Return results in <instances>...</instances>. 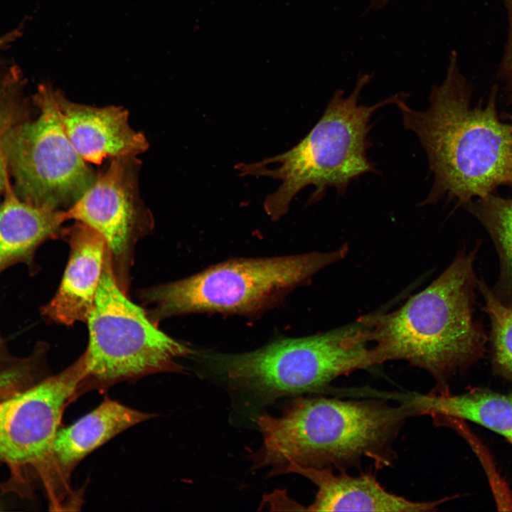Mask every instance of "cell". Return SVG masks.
Segmentation results:
<instances>
[{"label": "cell", "instance_id": "18", "mask_svg": "<svg viewBox=\"0 0 512 512\" xmlns=\"http://www.w3.org/2000/svg\"><path fill=\"white\" fill-rule=\"evenodd\" d=\"M477 290L484 299V311L490 320L489 341L494 369L512 382V307L502 304L483 279Z\"/></svg>", "mask_w": 512, "mask_h": 512}, {"label": "cell", "instance_id": "1", "mask_svg": "<svg viewBox=\"0 0 512 512\" xmlns=\"http://www.w3.org/2000/svg\"><path fill=\"white\" fill-rule=\"evenodd\" d=\"M471 93L452 51L446 77L432 87L426 110H413L405 99L396 105L405 128L418 137L434 176L422 204L447 199L464 206L500 186L512 188V128L499 118L497 86L485 104L472 106Z\"/></svg>", "mask_w": 512, "mask_h": 512}, {"label": "cell", "instance_id": "24", "mask_svg": "<svg viewBox=\"0 0 512 512\" xmlns=\"http://www.w3.org/2000/svg\"><path fill=\"white\" fill-rule=\"evenodd\" d=\"M22 33L20 28H16L12 31L0 37V50L6 48L12 42L16 41L21 36Z\"/></svg>", "mask_w": 512, "mask_h": 512}, {"label": "cell", "instance_id": "9", "mask_svg": "<svg viewBox=\"0 0 512 512\" xmlns=\"http://www.w3.org/2000/svg\"><path fill=\"white\" fill-rule=\"evenodd\" d=\"M82 357L48 377L0 401V462L10 469L9 485L28 486L40 476L58 431L64 409L80 393Z\"/></svg>", "mask_w": 512, "mask_h": 512}, {"label": "cell", "instance_id": "19", "mask_svg": "<svg viewBox=\"0 0 512 512\" xmlns=\"http://www.w3.org/2000/svg\"><path fill=\"white\" fill-rule=\"evenodd\" d=\"M23 76L17 67L0 71V137L23 121Z\"/></svg>", "mask_w": 512, "mask_h": 512}, {"label": "cell", "instance_id": "23", "mask_svg": "<svg viewBox=\"0 0 512 512\" xmlns=\"http://www.w3.org/2000/svg\"><path fill=\"white\" fill-rule=\"evenodd\" d=\"M10 174L7 164L0 149V194L4 193Z\"/></svg>", "mask_w": 512, "mask_h": 512}, {"label": "cell", "instance_id": "11", "mask_svg": "<svg viewBox=\"0 0 512 512\" xmlns=\"http://www.w3.org/2000/svg\"><path fill=\"white\" fill-rule=\"evenodd\" d=\"M48 92L65 134L86 162L100 164L107 157L137 156L149 148L144 134L130 127L123 107L73 102L49 84Z\"/></svg>", "mask_w": 512, "mask_h": 512}, {"label": "cell", "instance_id": "5", "mask_svg": "<svg viewBox=\"0 0 512 512\" xmlns=\"http://www.w3.org/2000/svg\"><path fill=\"white\" fill-rule=\"evenodd\" d=\"M366 325L356 321L243 353L197 352L211 373L262 400L324 391L336 378L375 366Z\"/></svg>", "mask_w": 512, "mask_h": 512}, {"label": "cell", "instance_id": "26", "mask_svg": "<svg viewBox=\"0 0 512 512\" xmlns=\"http://www.w3.org/2000/svg\"><path fill=\"white\" fill-rule=\"evenodd\" d=\"M511 128H512V117H511Z\"/></svg>", "mask_w": 512, "mask_h": 512}, {"label": "cell", "instance_id": "22", "mask_svg": "<svg viewBox=\"0 0 512 512\" xmlns=\"http://www.w3.org/2000/svg\"><path fill=\"white\" fill-rule=\"evenodd\" d=\"M17 360L9 352L4 339L0 333V370L12 364Z\"/></svg>", "mask_w": 512, "mask_h": 512}, {"label": "cell", "instance_id": "15", "mask_svg": "<svg viewBox=\"0 0 512 512\" xmlns=\"http://www.w3.org/2000/svg\"><path fill=\"white\" fill-rule=\"evenodd\" d=\"M0 203V274L22 263L35 270L34 257L46 241L64 235L67 212L34 205L16 194L10 178Z\"/></svg>", "mask_w": 512, "mask_h": 512}, {"label": "cell", "instance_id": "7", "mask_svg": "<svg viewBox=\"0 0 512 512\" xmlns=\"http://www.w3.org/2000/svg\"><path fill=\"white\" fill-rule=\"evenodd\" d=\"M107 247L94 304L87 319L89 344L83 355L80 389L166 371H181L176 359L195 351L159 330L144 309L132 302L117 279Z\"/></svg>", "mask_w": 512, "mask_h": 512}, {"label": "cell", "instance_id": "25", "mask_svg": "<svg viewBox=\"0 0 512 512\" xmlns=\"http://www.w3.org/2000/svg\"><path fill=\"white\" fill-rule=\"evenodd\" d=\"M390 0H373L371 7L377 9L385 6Z\"/></svg>", "mask_w": 512, "mask_h": 512}, {"label": "cell", "instance_id": "3", "mask_svg": "<svg viewBox=\"0 0 512 512\" xmlns=\"http://www.w3.org/2000/svg\"><path fill=\"white\" fill-rule=\"evenodd\" d=\"M387 398H299L279 417L260 416L263 443L252 456L253 468L270 466V476L290 464L341 471L363 458L380 469L392 466L393 444L406 420L417 415L409 395L400 404Z\"/></svg>", "mask_w": 512, "mask_h": 512}, {"label": "cell", "instance_id": "6", "mask_svg": "<svg viewBox=\"0 0 512 512\" xmlns=\"http://www.w3.org/2000/svg\"><path fill=\"white\" fill-rule=\"evenodd\" d=\"M348 246L330 252L236 258L143 292L154 322L191 313L253 315L272 307L326 267L346 257Z\"/></svg>", "mask_w": 512, "mask_h": 512}, {"label": "cell", "instance_id": "10", "mask_svg": "<svg viewBox=\"0 0 512 512\" xmlns=\"http://www.w3.org/2000/svg\"><path fill=\"white\" fill-rule=\"evenodd\" d=\"M139 166L136 156L112 158L66 210L68 220L85 223L104 238L117 264L124 262L133 240L151 222L139 193Z\"/></svg>", "mask_w": 512, "mask_h": 512}, {"label": "cell", "instance_id": "20", "mask_svg": "<svg viewBox=\"0 0 512 512\" xmlns=\"http://www.w3.org/2000/svg\"><path fill=\"white\" fill-rule=\"evenodd\" d=\"M44 348L36 346L28 357L18 358L0 370V401L33 385L39 373Z\"/></svg>", "mask_w": 512, "mask_h": 512}, {"label": "cell", "instance_id": "12", "mask_svg": "<svg viewBox=\"0 0 512 512\" xmlns=\"http://www.w3.org/2000/svg\"><path fill=\"white\" fill-rule=\"evenodd\" d=\"M153 416L106 398L73 425L58 430L40 475L53 501H60L70 474L83 458L124 430Z\"/></svg>", "mask_w": 512, "mask_h": 512}, {"label": "cell", "instance_id": "14", "mask_svg": "<svg viewBox=\"0 0 512 512\" xmlns=\"http://www.w3.org/2000/svg\"><path fill=\"white\" fill-rule=\"evenodd\" d=\"M295 473L306 477L317 487L309 511H435L445 499L413 501L387 491L370 472L351 476L346 470L335 474L330 468L287 465L282 474Z\"/></svg>", "mask_w": 512, "mask_h": 512}, {"label": "cell", "instance_id": "16", "mask_svg": "<svg viewBox=\"0 0 512 512\" xmlns=\"http://www.w3.org/2000/svg\"><path fill=\"white\" fill-rule=\"evenodd\" d=\"M418 415L468 420L506 438L512 443V393L473 390L459 395L450 393L412 394Z\"/></svg>", "mask_w": 512, "mask_h": 512}, {"label": "cell", "instance_id": "8", "mask_svg": "<svg viewBox=\"0 0 512 512\" xmlns=\"http://www.w3.org/2000/svg\"><path fill=\"white\" fill-rule=\"evenodd\" d=\"M34 120L22 121L0 137L14 188L22 200L55 209L69 208L92 186L97 174L75 151L50 97L38 85Z\"/></svg>", "mask_w": 512, "mask_h": 512}, {"label": "cell", "instance_id": "13", "mask_svg": "<svg viewBox=\"0 0 512 512\" xmlns=\"http://www.w3.org/2000/svg\"><path fill=\"white\" fill-rule=\"evenodd\" d=\"M65 229L70 253L59 287L52 299L41 308V314L52 322L72 325L87 321L100 280L106 241L93 228L77 221Z\"/></svg>", "mask_w": 512, "mask_h": 512}, {"label": "cell", "instance_id": "21", "mask_svg": "<svg viewBox=\"0 0 512 512\" xmlns=\"http://www.w3.org/2000/svg\"><path fill=\"white\" fill-rule=\"evenodd\" d=\"M508 20V36L505 52L499 68V75L506 81L512 97V0H502Z\"/></svg>", "mask_w": 512, "mask_h": 512}, {"label": "cell", "instance_id": "17", "mask_svg": "<svg viewBox=\"0 0 512 512\" xmlns=\"http://www.w3.org/2000/svg\"><path fill=\"white\" fill-rule=\"evenodd\" d=\"M488 232L499 259V274L491 288L504 305L512 307V198L491 193L464 206Z\"/></svg>", "mask_w": 512, "mask_h": 512}, {"label": "cell", "instance_id": "4", "mask_svg": "<svg viewBox=\"0 0 512 512\" xmlns=\"http://www.w3.org/2000/svg\"><path fill=\"white\" fill-rule=\"evenodd\" d=\"M370 79L371 75H360L348 97L343 90H337L309 134L288 151L258 162L237 165L241 176H268L281 181L264 202L272 220L285 215L293 198L306 186L314 188L309 198V203H314L329 188L343 194L351 182L375 171L366 156L370 144V118L377 110L397 105L406 97L398 93L370 106L360 104L361 90Z\"/></svg>", "mask_w": 512, "mask_h": 512}, {"label": "cell", "instance_id": "2", "mask_svg": "<svg viewBox=\"0 0 512 512\" xmlns=\"http://www.w3.org/2000/svg\"><path fill=\"white\" fill-rule=\"evenodd\" d=\"M480 242L460 250L429 286L388 313L357 319L368 329L375 365L402 360L434 379L432 393H449V381L484 354L487 335L474 317Z\"/></svg>", "mask_w": 512, "mask_h": 512}]
</instances>
